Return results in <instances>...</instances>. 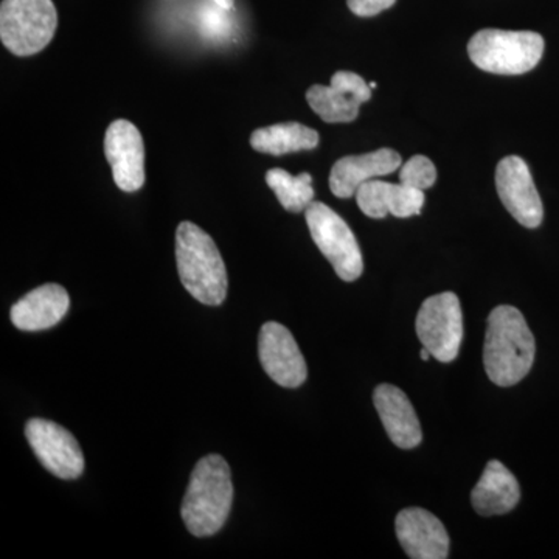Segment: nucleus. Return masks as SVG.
I'll return each instance as SVG.
<instances>
[{
  "mask_svg": "<svg viewBox=\"0 0 559 559\" xmlns=\"http://www.w3.org/2000/svg\"><path fill=\"white\" fill-rule=\"evenodd\" d=\"M535 337L518 308L500 305L489 314L484 364L489 380L511 388L524 380L535 362Z\"/></svg>",
  "mask_w": 559,
  "mask_h": 559,
  "instance_id": "obj_1",
  "label": "nucleus"
},
{
  "mask_svg": "<svg viewBox=\"0 0 559 559\" xmlns=\"http://www.w3.org/2000/svg\"><path fill=\"white\" fill-rule=\"evenodd\" d=\"M231 502L234 485L226 460L218 454L201 459L191 473L180 510L191 535L205 538L221 532L229 518Z\"/></svg>",
  "mask_w": 559,
  "mask_h": 559,
  "instance_id": "obj_2",
  "label": "nucleus"
},
{
  "mask_svg": "<svg viewBox=\"0 0 559 559\" xmlns=\"http://www.w3.org/2000/svg\"><path fill=\"white\" fill-rule=\"evenodd\" d=\"M176 261L183 288L201 304L219 307L229 289L226 264L215 241L197 224L183 221L176 230Z\"/></svg>",
  "mask_w": 559,
  "mask_h": 559,
  "instance_id": "obj_3",
  "label": "nucleus"
},
{
  "mask_svg": "<svg viewBox=\"0 0 559 559\" xmlns=\"http://www.w3.org/2000/svg\"><path fill=\"white\" fill-rule=\"evenodd\" d=\"M544 47L546 44L539 33L485 28L471 38L468 55L484 72L522 75L538 66Z\"/></svg>",
  "mask_w": 559,
  "mask_h": 559,
  "instance_id": "obj_4",
  "label": "nucleus"
},
{
  "mask_svg": "<svg viewBox=\"0 0 559 559\" xmlns=\"http://www.w3.org/2000/svg\"><path fill=\"white\" fill-rule=\"evenodd\" d=\"M58 27L51 0H2L0 39L16 57H32L49 46Z\"/></svg>",
  "mask_w": 559,
  "mask_h": 559,
  "instance_id": "obj_5",
  "label": "nucleus"
},
{
  "mask_svg": "<svg viewBox=\"0 0 559 559\" xmlns=\"http://www.w3.org/2000/svg\"><path fill=\"white\" fill-rule=\"evenodd\" d=\"M312 241L330 261L337 277L355 282L364 271L362 253L348 224L323 202L312 201L305 210Z\"/></svg>",
  "mask_w": 559,
  "mask_h": 559,
  "instance_id": "obj_6",
  "label": "nucleus"
},
{
  "mask_svg": "<svg viewBox=\"0 0 559 559\" xmlns=\"http://www.w3.org/2000/svg\"><path fill=\"white\" fill-rule=\"evenodd\" d=\"M417 336L430 356L443 364L457 359L463 341V314L454 293L429 297L417 314Z\"/></svg>",
  "mask_w": 559,
  "mask_h": 559,
  "instance_id": "obj_7",
  "label": "nucleus"
},
{
  "mask_svg": "<svg viewBox=\"0 0 559 559\" xmlns=\"http://www.w3.org/2000/svg\"><path fill=\"white\" fill-rule=\"evenodd\" d=\"M25 437L40 465L53 476L73 480L84 473L83 451L68 429L49 419L32 418L25 425Z\"/></svg>",
  "mask_w": 559,
  "mask_h": 559,
  "instance_id": "obj_8",
  "label": "nucleus"
},
{
  "mask_svg": "<svg viewBox=\"0 0 559 559\" xmlns=\"http://www.w3.org/2000/svg\"><path fill=\"white\" fill-rule=\"evenodd\" d=\"M496 189L503 207L521 226L536 229L544 219L543 201L528 165L520 156H507L496 168Z\"/></svg>",
  "mask_w": 559,
  "mask_h": 559,
  "instance_id": "obj_9",
  "label": "nucleus"
},
{
  "mask_svg": "<svg viewBox=\"0 0 559 559\" xmlns=\"http://www.w3.org/2000/svg\"><path fill=\"white\" fill-rule=\"evenodd\" d=\"M259 356L267 377L282 388H300L307 381V362L286 326L277 322H267L261 326Z\"/></svg>",
  "mask_w": 559,
  "mask_h": 559,
  "instance_id": "obj_10",
  "label": "nucleus"
},
{
  "mask_svg": "<svg viewBox=\"0 0 559 559\" xmlns=\"http://www.w3.org/2000/svg\"><path fill=\"white\" fill-rule=\"evenodd\" d=\"M371 91L358 73L341 70L334 73L330 86H311L307 100L326 123H348L358 119L360 105L370 100Z\"/></svg>",
  "mask_w": 559,
  "mask_h": 559,
  "instance_id": "obj_11",
  "label": "nucleus"
},
{
  "mask_svg": "<svg viewBox=\"0 0 559 559\" xmlns=\"http://www.w3.org/2000/svg\"><path fill=\"white\" fill-rule=\"evenodd\" d=\"M105 154L121 191L134 193L145 186V145L135 124L112 121L105 135Z\"/></svg>",
  "mask_w": 559,
  "mask_h": 559,
  "instance_id": "obj_12",
  "label": "nucleus"
},
{
  "mask_svg": "<svg viewBox=\"0 0 559 559\" xmlns=\"http://www.w3.org/2000/svg\"><path fill=\"white\" fill-rule=\"evenodd\" d=\"M395 528L401 547L412 559H447L450 555L447 528L429 511L417 507L400 511Z\"/></svg>",
  "mask_w": 559,
  "mask_h": 559,
  "instance_id": "obj_13",
  "label": "nucleus"
},
{
  "mask_svg": "<svg viewBox=\"0 0 559 559\" xmlns=\"http://www.w3.org/2000/svg\"><path fill=\"white\" fill-rule=\"evenodd\" d=\"M403 165L396 151L381 148L362 156H345L333 165L330 173V189L334 197L348 200L356 197L362 183L388 176Z\"/></svg>",
  "mask_w": 559,
  "mask_h": 559,
  "instance_id": "obj_14",
  "label": "nucleus"
},
{
  "mask_svg": "<svg viewBox=\"0 0 559 559\" xmlns=\"http://www.w3.org/2000/svg\"><path fill=\"white\" fill-rule=\"evenodd\" d=\"M356 202L364 215L382 219L388 215L411 218L419 215L425 205V191L411 189L404 183H390L371 179L356 191Z\"/></svg>",
  "mask_w": 559,
  "mask_h": 559,
  "instance_id": "obj_15",
  "label": "nucleus"
},
{
  "mask_svg": "<svg viewBox=\"0 0 559 559\" xmlns=\"http://www.w3.org/2000/svg\"><path fill=\"white\" fill-rule=\"evenodd\" d=\"M373 403L385 432L401 450H414L423 440L418 415L406 393L392 384L378 385Z\"/></svg>",
  "mask_w": 559,
  "mask_h": 559,
  "instance_id": "obj_16",
  "label": "nucleus"
},
{
  "mask_svg": "<svg viewBox=\"0 0 559 559\" xmlns=\"http://www.w3.org/2000/svg\"><path fill=\"white\" fill-rule=\"evenodd\" d=\"M70 308L68 290L57 283H47L31 290L13 305L11 322L21 331H43L60 323Z\"/></svg>",
  "mask_w": 559,
  "mask_h": 559,
  "instance_id": "obj_17",
  "label": "nucleus"
},
{
  "mask_svg": "<svg viewBox=\"0 0 559 559\" xmlns=\"http://www.w3.org/2000/svg\"><path fill=\"white\" fill-rule=\"evenodd\" d=\"M521 499L516 477L499 460H491L477 481L471 502L480 516H499L510 513Z\"/></svg>",
  "mask_w": 559,
  "mask_h": 559,
  "instance_id": "obj_18",
  "label": "nucleus"
},
{
  "mask_svg": "<svg viewBox=\"0 0 559 559\" xmlns=\"http://www.w3.org/2000/svg\"><path fill=\"white\" fill-rule=\"evenodd\" d=\"M319 142L318 131L297 121L260 128L250 135V145L253 150L272 156L314 150L318 148Z\"/></svg>",
  "mask_w": 559,
  "mask_h": 559,
  "instance_id": "obj_19",
  "label": "nucleus"
},
{
  "mask_svg": "<svg viewBox=\"0 0 559 559\" xmlns=\"http://www.w3.org/2000/svg\"><path fill=\"white\" fill-rule=\"evenodd\" d=\"M266 183L274 191L282 207L290 213L305 212L314 201L310 173L293 176L282 168H272L266 173Z\"/></svg>",
  "mask_w": 559,
  "mask_h": 559,
  "instance_id": "obj_20",
  "label": "nucleus"
},
{
  "mask_svg": "<svg viewBox=\"0 0 559 559\" xmlns=\"http://www.w3.org/2000/svg\"><path fill=\"white\" fill-rule=\"evenodd\" d=\"M437 170L432 160L426 156L411 157L406 164L401 165L400 182L415 190H428L436 183Z\"/></svg>",
  "mask_w": 559,
  "mask_h": 559,
  "instance_id": "obj_21",
  "label": "nucleus"
},
{
  "mask_svg": "<svg viewBox=\"0 0 559 559\" xmlns=\"http://www.w3.org/2000/svg\"><path fill=\"white\" fill-rule=\"evenodd\" d=\"M396 0H347L348 9L359 17H371L395 5Z\"/></svg>",
  "mask_w": 559,
  "mask_h": 559,
  "instance_id": "obj_22",
  "label": "nucleus"
},
{
  "mask_svg": "<svg viewBox=\"0 0 559 559\" xmlns=\"http://www.w3.org/2000/svg\"><path fill=\"white\" fill-rule=\"evenodd\" d=\"M212 2H215L221 9L231 10L234 9L235 0H212Z\"/></svg>",
  "mask_w": 559,
  "mask_h": 559,
  "instance_id": "obj_23",
  "label": "nucleus"
},
{
  "mask_svg": "<svg viewBox=\"0 0 559 559\" xmlns=\"http://www.w3.org/2000/svg\"><path fill=\"white\" fill-rule=\"evenodd\" d=\"M429 358H430V353L428 352V349L423 347V349H421V359L423 360H429Z\"/></svg>",
  "mask_w": 559,
  "mask_h": 559,
  "instance_id": "obj_24",
  "label": "nucleus"
},
{
  "mask_svg": "<svg viewBox=\"0 0 559 559\" xmlns=\"http://www.w3.org/2000/svg\"><path fill=\"white\" fill-rule=\"evenodd\" d=\"M369 86L371 87V90H374V87H377V83H374V81H371V83L369 84Z\"/></svg>",
  "mask_w": 559,
  "mask_h": 559,
  "instance_id": "obj_25",
  "label": "nucleus"
}]
</instances>
